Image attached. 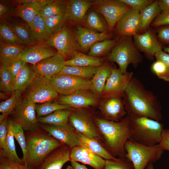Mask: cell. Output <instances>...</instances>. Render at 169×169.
Segmentation results:
<instances>
[{
	"mask_svg": "<svg viewBox=\"0 0 169 169\" xmlns=\"http://www.w3.org/2000/svg\"><path fill=\"white\" fill-rule=\"evenodd\" d=\"M66 2L64 0H54L41 8L39 14L44 18L64 13Z\"/></svg>",
	"mask_w": 169,
	"mask_h": 169,
	"instance_id": "38",
	"label": "cell"
},
{
	"mask_svg": "<svg viewBox=\"0 0 169 169\" xmlns=\"http://www.w3.org/2000/svg\"><path fill=\"white\" fill-rule=\"evenodd\" d=\"M7 22L22 45L32 46L37 44L28 25L21 18L14 16Z\"/></svg>",
	"mask_w": 169,
	"mask_h": 169,
	"instance_id": "25",
	"label": "cell"
},
{
	"mask_svg": "<svg viewBox=\"0 0 169 169\" xmlns=\"http://www.w3.org/2000/svg\"><path fill=\"white\" fill-rule=\"evenodd\" d=\"M40 126L53 137L70 149L81 146L80 139L74 128L68 123L60 125L39 123Z\"/></svg>",
	"mask_w": 169,
	"mask_h": 169,
	"instance_id": "13",
	"label": "cell"
},
{
	"mask_svg": "<svg viewBox=\"0 0 169 169\" xmlns=\"http://www.w3.org/2000/svg\"><path fill=\"white\" fill-rule=\"evenodd\" d=\"M146 169H154L153 163L152 162L149 163L146 166Z\"/></svg>",
	"mask_w": 169,
	"mask_h": 169,
	"instance_id": "60",
	"label": "cell"
},
{
	"mask_svg": "<svg viewBox=\"0 0 169 169\" xmlns=\"http://www.w3.org/2000/svg\"><path fill=\"white\" fill-rule=\"evenodd\" d=\"M22 93L14 91L11 97L0 103V112L2 114L10 115L16 108L22 102Z\"/></svg>",
	"mask_w": 169,
	"mask_h": 169,
	"instance_id": "42",
	"label": "cell"
},
{
	"mask_svg": "<svg viewBox=\"0 0 169 169\" xmlns=\"http://www.w3.org/2000/svg\"><path fill=\"white\" fill-rule=\"evenodd\" d=\"M122 97H106L102 102L100 109L107 120L118 122L127 115Z\"/></svg>",
	"mask_w": 169,
	"mask_h": 169,
	"instance_id": "18",
	"label": "cell"
},
{
	"mask_svg": "<svg viewBox=\"0 0 169 169\" xmlns=\"http://www.w3.org/2000/svg\"><path fill=\"white\" fill-rule=\"evenodd\" d=\"M71 112L67 110H59L44 116L37 117L39 123L60 125L68 123Z\"/></svg>",
	"mask_w": 169,
	"mask_h": 169,
	"instance_id": "33",
	"label": "cell"
},
{
	"mask_svg": "<svg viewBox=\"0 0 169 169\" xmlns=\"http://www.w3.org/2000/svg\"><path fill=\"white\" fill-rule=\"evenodd\" d=\"M151 69L157 77L168 82V72L167 67L162 61L156 60L152 64Z\"/></svg>",
	"mask_w": 169,
	"mask_h": 169,
	"instance_id": "49",
	"label": "cell"
},
{
	"mask_svg": "<svg viewBox=\"0 0 169 169\" xmlns=\"http://www.w3.org/2000/svg\"><path fill=\"white\" fill-rule=\"evenodd\" d=\"M7 93L1 91L0 93V97L1 99H4L7 98Z\"/></svg>",
	"mask_w": 169,
	"mask_h": 169,
	"instance_id": "59",
	"label": "cell"
},
{
	"mask_svg": "<svg viewBox=\"0 0 169 169\" xmlns=\"http://www.w3.org/2000/svg\"><path fill=\"white\" fill-rule=\"evenodd\" d=\"M65 61L63 56L57 54L33 64L32 68L36 75L49 80L60 72L65 65Z\"/></svg>",
	"mask_w": 169,
	"mask_h": 169,
	"instance_id": "15",
	"label": "cell"
},
{
	"mask_svg": "<svg viewBox=\"0 0 169 169\" xmlns=\"http://www.w3.org/2000/svg\"><path fill=\"white\" fill-rule=\"evenodd\" d=\"M36 75L35 73L28 67L26 63L14 80V90L18 91L22 93L25 90Z\"/></svg>",
	"mask_w": 169,
	"mask_h": 169,
	"instance_id": "32",
	"label": "cell"
},
{
	"mask_svg": "<svg viewBox=\"0 0 169 169\" xmlns=\"http://www.w3.org/2000/svg\"><path fill=\"white\" fill-rule=\"evenodd\" d=\"M13 121L12 118L8 119L7 146L6 151L5 152L8 158L12 161L20 164H23L22 158H20L18 156L16 151L13 131Z\"/></svg>",
	"mask_w": 169,
	"mask_h": 169,
	"instance_id": "35",
	"label": "cell"
},
{
	"mask_svg": "<svg viewBox=\"0 0 169 169\" xmlns=\"http://www.w3.org/2000/svg\"><path fill=\"white\" fill-rule=\"evenodd\" d=\"M121 2L129 6L131 8L140 11L148 6L153 3L152 0H120Z\"/></svg>",
	"mask_w": 169,
	"mask_h": 169,
	"instance_id": "51",
	"label": "cell"
},
{
	"mask_svg": "<svg viewBox=\"0 0 169 169\" xmlns=\"http://www.w3.org/2000/svg\"><path fill=\"white\" fill-rule=\"evenodd\" d=\"M0 169H30L23 164L14 162L9 159L3 151L0 150Z\"/></svg>",
	"mask_w": 169,
	"mask_h": 169,
	"instance_id": "48",
	"label": "cell"
},
{
	"mask_svg": "<svg viewBox=\"0 0 169 169\" xmlns=\"http://www.w3.org/2000/svg\"><path fill=\"white\" fill-rule=\"evenodd\" d=\"M113 68L108 63L98 67L91 80V89L97 95L103 93L106 81L110 76Z\"/></svg>",
	"mask_w": 169,
	"mask_h": 169,
	"instance_id": "27",
	"label": "cell"
},
{
	"mask_svg": "<svg viewBox=\"0 0 169 169\" xmlns=\"http://www.w3.org/2000/svg\"><path fill=\"white\" fill-rule=\"evenodd\" d=\"M95 120L104 136L109 152L114 157H124L126 154L125 145L131 137L129 116L126 115L118 122L97 118Z\"/></svg>",
	"mask_w": 169,
	"mask_h": 169,
	"instance_id": "3",
	"label": "cell"
},
{
	"mask_svg": "<svg viewBox=\"0 0 169 169\" xmlns=\"http://www.w3.org/2000/svg\"><path fill=\"white\" fill-rule=\"evenodd\" d=\"M93 5L105 18L110 31L122 16L131 8L120 0H95Z\"/></svg>",
	"mask_w": 169,
	"mask_h": 169,
	"instance_id": "10",
	"label": "cell"
},
{
	"mask_svg": "<svg viewBox=\"0 0 169 169\" xmlns=\"http://www.w3.org/2000/svg\"><path fill=\"white\" fill-rule=\"evenodd\" d=\"M27 155L24 165L30 169L38 165L52 151L64 144L40 126L24 132Z\"/></svg>",
	"mask_w": 169,
	"mask_h": 169,
	"instance_id": "2",
	"label": "cell"
},
{
	"mask_svg": "<svg viewBox=\"0 0 169 169\" xmlns=\"http://www.w3.org/2000/svg\"><path fill=\"white\" fill-rule=\"evenodd\" d=\"M104 169H135L132 162L125 157L105 160Z\"/></svg>",
	"mask_w": 169,
	"mask_h": 169,
	"instance_id": "45",
	"label": "cell"
},
{
	"mask_svg": "<svg viewBox=\"0 0 169 169\" xmlns=\"http://www.w3.org/2000/svg\"><path fill=\"white\" fill-rule=\"evenodd\" d=\"M98 68L92 66L80 67L65 65L59 74L70 75L89 79L92 78Z\"/></svg>",
	"mask_w": 169,
	"mask_h": 169,
	"instance_id": "36",
	"label": "cell"
},
{
	"mask_svg": "<svg viewBox=\"0 0 169 169\" xmlns=\"http://www.w3.org/2000/svg\"><path fill=\"white\" fill-rule=\"evenodd\" d=\"M129 117L130 138L147 146L159 143L164 129L162 123L145 117Z\"/></svg>",
	"mask_w": 169,
	"mask_h": 169,
	"instance_id": "4",
	"label": "cell"
},
{
	"mask_svg": "<svg viewBox=\"0 0 169 169\" xmlns=\"http://www.w3.org/2000/svg\"><path fill=\"white\" fill-rule=\"evenodd\" d=\"M71 108L67 105L52 102L35 104V107L37 117L45 116L58 110H67Z\"/></svg>",
	"mask_w": 169,
	"mask_h": 169,
	"instance_id": "41",
	"label": "cell"
},
{
	"mask_svg": "<svg viewBox=\"0 0 169 169\" xmlns=\"http://www.w3.org/2000/svg\"><path fill=\"white\" fill-rule=\"evenodd\" d=\"M70 156L71 160L88 165L95 169L104 168L105 160L81 146L71 148Z\"/></svg>",
	"mask_w": 169,
	"mask_h": 169,
	"instance_id": "21",
	"label": "cell"
},
{
	"mask_svg": "<svg viewBox=\"0 0 169 169\" xmlns=\"http://www.w3.org/2000/svg\"><path fill=\"white\" fill-rule=\"evenodd\" d=\"M24 131L23 129L20 125L14 123L13 131L14 137L20 145L23 154L22 159L24 165L27 155V145Z\"/></svg>",
	"mask_w": 169,
	"mask_h": 169,
	"instance_id": "46",
	"label": "cell"
},
{
	"mask_svg": "<svg viewBox=\"0 0 169 169\" xmlns=\"http://www.w3.org/2000/svg\"><path fill=\"white\" fill-rule=\"evenodd\" d=\"M159 144L164 151H169V128L164 129L161 139Z\"/></svg>",
	"mask_w": 169,
	"mask_h": 169,
	"instance_id": "55",
	"label": "cell"
},
{
	"mask_svg": "<svg viewBox=\"0 0 169 169\" xmlns=\"http://www.w3.org/2000/svg\"><path fill=\"white\" fill-rule=\"evenodd\" d=\"M28 47L23 45L8 44L0 42L1 65L9 66L15 61L20 59L22 53Z\"/></svg>",
	"mask_w": 169,
	"mask_h": 169,
	"instance_id": "26",
	"label": "cell"
},
{
	"mask_svg": "<svg viewBox=\"0 0 169 169\" xmlns=\"http://www.w3.org/2000/svg\"><path fill=\"white\" fill-rule=\"evenodd\" d=\"M58 96V93L49 80L37 75L25 90L24 98L27 101L35 104L52 102Z\"/></svg>",
	"mask_w": 169,
	"mask_h": 169,
	"instance_id": "7",
	"label": "cell"
},
{
	"mask_svg": "<svg viewBox=\"0 0 169 169\" xmlns=\"http://www.w3.org/2000/svg\"><path fill=\"white\" fill-rule=\"evenodd\" d=\"M161 11L158 0L155 1L153 3L140 11L138 31L146 30Z\"/></svg>",
	"mask_w": 169,
	"mask_h": 169,
	"instance_id": "29",
	"label": "cell"
},
{
	"mask_svg": "<svg viewBox=\"0 0 169 169\" xmlns=\"http://www.w3.org/2000/svg\"><path fill=\"white\" fill-rule=\"evenodd\" d=\"M119 41V38L106 39L97 43L91 46L88 55L95 57L103 55L111 51Z\"/></svg>",
	"mask_w": 169,
	"mask_h": 169,
	"instance_id": "37",
	"label": "cell"
},
{
	"mask_svg": "<svg viewBox=\"0 0 169 169\" xmlns=\"http://www.w3.org/2000/svg\"><path fill=\"white\" fill-rule=\"evenodd\" d=\"M42 7L38 0L34 2L17 5L14 16L18 17L29 26L35 17L39 14Z\"/></svg>",
	"mask_w": 169,
	"mask_h": 169,
	"instance_id": "28",
	"label": "cell"
},
{
	"mask_svg": "<svg viewBox=\"0 0 169 169\" xmlns=\"http://www.w3.org/2000/svg\"><path fill=\"white\" fill-rule=\"evenodd\" d=\"M157 33L158 37L161 42L169 44V25L159 28Z\"/></svg>",
	"mask_w": 169,
	"mask_h": 169,
	"instance_id": "54",
	"label": "cell"
},
{
	"mask_svg": "<svg viewBox=\"0 0 169 169\" xmlns=\"http://www.w3.org/2000/svg\"><path fill=\"white\" fill-rule=\"evenodd\" d=\"M44 43L55 48L58 54L64 58L71 56L79 48L75 33L69 27L64 25L50 36Z\"/></svg>",
	"mask_w": 169,
	"mask_h": 169,
	"instance_id": "8",
	"label": "cell"
},
{
	"mask_svg": "<svg viewBox=\"0 0 169 169\" xmlns=\"http://www.w3.org/2000/svg\"><path fill=\"white\" fill-rule=\"evenodd\" d=\"M65 19L64 13L45 18L46 28L49 37L62 28L64 25V23Z\"/></svg>",
	"mask_w": 169,
	"mask_h": 169,
	"instance_id": "44",
	"label": "cell"
},
{
	"mask_svg": "<svg viewBox=\"0 0 169 169\" xmlns=\"http://www.w3.org/2000/svg\"><path fill=\"white\" fill-rule=\"evenodd\" d=\"M8 117L0 121V150L5 152L6 151L7 146Z\"/></svg>",
	"mask_w": 169,
	"mask_h": 169,
	"instance_id": "50",
	"label": "cell"
},
{
	"mask_svg": "<svg viewBox=\"0 0 169 169\" xmlns=\"http://www.w3.org/2000/svg\"><path fill=\"white\" fill-rule=\"evenodd\" d=\"M125 147V157L132 162L135 169H145L149 163L159 160L164 151L159 144L147 146L131 138L127 141Z\"/></svg>",
	"mask_w": 169,
	"mask_h": 169,
	"instance_id": "5",
	"label": "cell"
},
{
	"mask_svg": "<svg viewBox=\"0 0 169 169\" xmlns=\"http://www.w3.org/2000/svg\"><path fill=\"white\" fill-rule=\"evenodd\" d=\"M69 120L77 132L92 139H96L99 137L94 123L90 115L85 111L79 109L71 112Z\"/></svg>",
	"mask_w": 169,
	"mask_h": 169,
	"instance_id": "14",
	"label": "cell"
},
{
	"mask_svg": "<svg viewBox=\"0 0 169 169\" xmlns=\"http://www.w3.org/2000/svg\"><path fill=\"white\" fill-rule=\"evenodd\" d=\"M35 107V104L23 100L10 115L14 123L20 125L25 131L33 130L39 125Z\"/></svg>",
	"mask_w": 169,
	"mask_h": 169,
	"instance_id": "11",
	"label": "cell"
},
{
	"mask_svg": "<svg viewBox=\"0 0 169 169\" xmlns=\"http://www.w3.org/2000/svg\"><path fill=\"white\" fill-rule=\"evenodd\" d=\"M103 60L85 54L79 51H75L70 59L65 61V65L69 66L80 67L95 66L98 67L102 65Z\"/></svg>",
	"mask_w": 169,
	"mask_h": 169,
	"instance_id": "31",
	"label": "cell"
},
{
	"mask_svg": "<svg viewBox=\"0 0 169 169\" xmlns=\"http://www.w3.org/2000/svg\"><path fill=\"white\" fill-rule=\"evenodd\" d=\"M26 63L21 59L15 61L9 66V69L11 73L14 80L22 69Z\"/></svg>",
	"mask_w": 169,
	"mask_h": 169,
	"instance_id": "53",
	"label": "cell"
},
{
	"mask_svg": "<svg viewBox=\"0 0 169 169\" xmlns=\"http://www.w3.org/2000/svg\"><path fill=\"white\" fill-rule=\"evenodd\" d=\"M151 24L154 27L169 25V12H162L155 18Z\"/></svg>",
	"mask_w": 169,
	"mask_h": 169,
	"instance_id": "52",
	"label": "cell"
},
{
	"mask_svg": "<svg viewBox=\"0 0 169 169\" xmlns=\"http://www.w3.org/2000/svg\"><path fill=\"white\" fill-rule=\"evenodd\" d=\"M93 1L88 0H70L66 2L64 13L66 19L78 23L85 21L87 11Z\"/></svg>",
	"mask_w": 169,
	"mask_h": 169,
	"instance_id": "23",
	"label": "cell"
},
{
	"mask_svg": "<svg viewBox=\"0 0 169 169\" xmlns=\"http://www.w3.org/2000/svg\"><path fill=\"white\" fill-rule=\"evenodd\" d=\"M33 37L39 43L45 42L49 36L46 28L45 18L39 14L37 15L29 26Z\"/></svg>",
	"mask_w": 169,
	"mask_h": 169,
	"instance_id": "34",
	"label": "cell"
},
{
	"mask_svg": "<svg viewBox=\"0 0 169 169\" xmlns=\"http://www.w3.org/2000/svg\"><path fill=\"white\" fill-rule=\"evenodd\" d=\"M156 60H161L166 65L168 70V82H169V54L161 50L157 52L154 56Z\"/></svg>",
	"mask_w": 169,
	"mask_h": 169,
	"instance_id": "56",
	"label": "cell"
},
{
	"mask_svg": "<svg viewBox=\"0 0 169 169\" xmlns=\"http://www.w3.org/2000/svg\"><path fill=\"white\" fill-rule=\"evenodd\" d=\"M143 59L142 55L136 46L131 37H124L112 48L107 56L108 60L116 63L123 73L127 72L128 65L137 66Z\"/></svg>",
	"mask_w": 169,
	"mask_h": 169,
	"instance_id": "6",
	"label": "cell"
},
{
	"mask_svg": "<svg viewBox=\"0 0 169 169\" xmlns=\"http://www.w3.org/2000/svg\"><path fill=\"white\" fill-rule=\"evenodd\" d=\"M79 48L86 51L95 43L107 39L110 35L107 33H99L78 25L75 32Z\"/></svg>",
	"mask_w": 169,
	"mask_h": 169,
	"instance_id": "22",
	"label": "cell"
},
{
	"mask_svg": "<svg viewBox=\"0 0 169 169\" xmlns=\"http://www.w3.org/2000/svg\"><path fill=\"white\" fill-rule=\"evenodd\" d=\"M65 169H74L71 166H68Z\"/></svg>",
	"mask_w": 169,
	"mask_h": 169,
	"instance_id": "62",
	"label": "cell"
},
{
	"mask_svg": "<svg viewBox=\"0 0 169 169\" xmlns=\"http://www.w3.org/2000/svg\"><path fill=\"white\" fill-rule=\"evenodd\" d=\"M80 139L81 146L95 153L105 160H115L114 157L95 139L89 138L76 131Z\"/></svg>",
	"mask_w": 169,
	"mask_h": 169,
	"instance_id": "30",
	"label": "cell"
},
{
	"mask_svg": "<svg viewBox=\"0 0 169 169\" xmlns=\"http://www.w3.org/2000/svg\"><path fill=\"white\" fill-rule=\"evenodd\" d=\"M51 47L44 43L29 47L22 53L20 59L26 63L35 64L58 54L57 51Z\"/></svg>",
	"mask_w": 169,
	"mask_h": 169,
	"instance_id": "24",
	"label": "cell"
},
{
	"mask_svg": "<svg viewBox=\"0 0 169 169\" xmlns=\"http://www.w3.org/2000/svg\"><path fill=\"white\" fill-rule=\"evenodd\" d=\"M1 91L12 95L14 91V80L8 66L1 65L0 69Z\"/></svg>",
	"mask_w": 169,
	"mask_h": 169,
	"instance_id": "39",
	"label": "cell"
},
{
	"mask_svg": "<svg viewBox=\"0 0 169 169\" xmlns=\"http://www.w3.org/2000/svg\"><path fill=\"white\" fill-rule=\"evenodd\" d=\"M132 72L123 73L121 70L113 68L105 84L102 94L106 97H122L131 80Z\"/></svg>",
	"mask_w": 169,
	"mask_h": 169,
	"instance_id": "12",
	"label": "cell"
},
{
	"mask_svg": "<svg viewBox=\"0 0 169 169\" xmlns=\"http://www.w3.org/2000/svg\"><path fill=\"white\" fill-rule=\"evenodd\" d=\"M49 80L55 91L62 95H68L78 91L91 89V80L73 75L59 74Z\"/></svg>",
	"mask_w": 169,
	"mask_h": 169,
	"instance_id": "9",
	"label": "cell"
},
{
	"mask_svg": "<svg viewBox=\"0 0 169 169\" xmlns=\"http://www.w3.org/2000/svg\"><path fill=\"white\" fill-rule=\"evenodd\" d=\"M158 3L162 12H169V0H159Z\"/></svg>",
	"mask_w": 169,
	"mask_h": 169,
	"instance_id": "57",
	"label": "cell"
},
{
	"mask_svg": "<svg viewBox=\"0 0 169 169\" xmlns=\"http://www.w3.org/2000/svg\"><path fill=\"white\" fill-rule=\"evenodd\" d=\"M122 97L129 116L145 117L159 121L162 119L161 106L157 97L136 77L131 79Z\"/></svg>",
	"mask_w": 169,
	"mask_h": 169,
	"instance_id": "1",
	"label": "cell"
},
{
	"mask_svg": "<svg viewBox=\"0 0 169 169\" xmlns=\"http://www.w3.org/2000/svg\"><path fill=\"white\" fill-rule=\"evenodd\" d=\"M60 103L77 109L95 106L98 102L97 95L88 90L77 91L68 95H61L59 98Z\"/></svg>",
	"mask_w": 169,
	"mask_h": 169,
	"instance_id": "16",
	"label": "cell"
},
{
	"mask_svg": "<svg viewBox=\"0 0 169 169\" xmlns=\"http://www.w3.org/2000/svg\"><path fill=\"white\" fill-rule=\"evenodd\" d=\"M133 37L137 48L147 55L154 56L157 52L162 50L161 44L150 29L141 34L136 33Z\"/></svg>",
	"mask_w": 169,
	"mask_h": 169,
	"instance_id": "20",
	"label": "cell"
},
{
	"mask_svg": "<svg viewBox=\"0 0 169 169\" xmlns=\"http://www.w3.org/2000/svg\"><path fill=\"white\" fill-rule=\"evenodd\" d=\"M0 40L7 44L22 45L7 22L0 23Z\"/></svg>",
	"mask_w": 169,
	"mask_h": 169,
	"instance_id": "43",
	"label": "cell"
},
{
	"mask_svg": "<svg viewBox=\"0 0 169 169\" xmlns=\"http://www.w3.org/2000/svg\"><path fill=\"white\" fill-rule=\"evenodd\" d=\"M16 8L11 2L6 0H0V23L8 22L14 16Z\"/></svg>",
	"mask_w": 169,
	"mask_h": 169,
	"instance_id": "47",
	"label": "cell"
},
{
	"mask_svg": "<svg viewBox=\"0 0 169 169\" xmlns=\"http://www.w3.org/2000/svg\"><path fill=\"white\" fill-rule=\"evenodd\" d=\"M70 149L63 144L55 149L33 169H62L64 165L70 161Z\"/></svg>",
	"mask_w": 169,
	"mask_h": 169,
	"instance_id": "17",
	"label": "cell"
},
{
	"mask_svg": "<svg viewBox=\"0 0 169 169\" xmlns=\"http://www.w3.org/2000/svg\"><path fill=\"white\" fill-rule=\"evenodd\" d=\"M140 11L131 8L121 18L116 24V31L120 36L131 37L138 31Z\"/></svg>",
	"mask_w": 169,
	"mask_h": 169,
	"instance_id": "19",
	"label": "cell"
},
{
	"mask_svg": "<svg viewBox=\"0 0 169 169\" xmlns=\"http://www.w3.org/2000/svg\"><path fill=\"white\" fill-rule=\"evenodd\" d=\"M85 24L89 29L99 33H108V26L101 19L96 12L91 11L88 14L85 19Z\"/></svg>",
	"mask_w": 169,
	"mask_h": 169,
	"instance_id": "40",
	"label": "cell"
},
{
	"mask_svg": "<svg viewBox=\"0 0 169 169\" xmlns=\"http://www.w3.org/2000/svg\"><path fill=\"white\" fill-rule=\"evenodd\" d=\"M70 162L74 169H89L85 165L80 164L77 161L71 160Z\"/></svg>",
	"mask_w": 169,
	"mask_h": 169,
	"instance_id": "58",
	"label": "cell"
},
{
	"mask_svg": "<svg viewBox=\"0 0 169 169\" xmlns=\"http://www.w3.org/2000/svg\"><path fill=\"white\" fill-rule=\"evenodd\" d=\"M164 51L169 54V48L165 47L164 48Z\"/></svg>",
	"mask_w": 169,
	"mask_h": 169,
	"instance_id": "61",
	"label": "cell"
}]
</instances>
